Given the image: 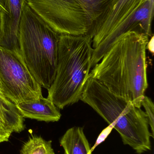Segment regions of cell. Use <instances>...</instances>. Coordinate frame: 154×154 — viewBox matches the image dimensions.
<instances>
[{
	"mask_svg": "<svg viewBox=\"0 0 154 154\" xmlns=\"http://www.w3.org/2000/svg\"><path fill=\"white\" fill-rule=\"evenodd\" d=\"M0 115L14 133H20L25 128L24 118L15 103L0 92Z\"/></svg>",
	"mask_w": 154,
	"mask_h": 154,
	"instance_id": "obj_13",
	"label": "cell"
},
{
	"mask_svg": "<svg viewBox=\"0 0 154 154\" xmlns=\"http://www.w3.org/2000/svg\"><path fill=\"white\" fill-rule=\"evenodd\" d=\"M146 49H148L151 53H154V36L153 35L149 40L146 46Z\"/></svg>",
	"mask_w": 154,
	"mask_h": 154,
	"instance_id": "obj_17",
	"label": "cell"
},
{
	"mask_svg": "<svg viewBox=\"0 0 154 154\" xmlns=\"http://www.w3.org/2000/svg\"><path fill=\"white\" fill-rule=\"evenodd\" d=\"M92 52L89 36L60 34L56 74L47 97L59 109L80 100L90 73Z\"/></svg>",
	"mask_w": 154,
	"mask_h": 154,
	"instance_id": "obj_3",
	"label": "cell"
},
{
	"mask_svg": "<svg viewBox=\"0 0 154 154\" xmlns=\"http://www.w3.org/2000/svg\"><path fill=\"white\" fill-rule=\"evenodd\" d=\"M30 8L59 34L87 35L90 24L75 0H25Z\"/></svg>",
	"mask_w": 154,
	"mask_h": 154,
	"instance_id": "obj_6",
	"label": "cell"
},
{
	"mask_svg": "<svg viewBox=\"0 0 154 154\" xmlns=\"http://www.w3.org/2000/svg\"><path fill=\"white\" fill-rule=\"evenodd\" d=\"M154 13V0H145L130 18L110 33L96 48L93 49L91 68L99 63L105 53L115 42L124 33L135 31L146 34L149 38L153 35L152 24Z\"/></svg>",
	"mask_w": 154,
	"mask_h": 154,
	"instance_id": "obj_7",
	"label": "cell"
},
{
	"mask_svg": "<svg viewBox=\"0 0 154 154\" xmlns=\"http://www.w3.org/2000/svg\"><path fill=\"white\" fill-rule=\"evenodd\" d=\"M65 154H92L83 128L73 127L68 129L60 140Z\"/></svg>",
	"mask_w": 154,
	"mask_h": 154,
	"instance_id": "obj_11",
	"label": "cell"
},
{
	"mask_svg": "<svg viewBox=\"0 0 154 154\" xmlns=\"http://www.w3.org/2000/svg\"><path fill=\"white\" fill-rule=\"evenodd\" d=\"M13 133L12 129L0 115V144L8 142L11 135Z\"/></svg>",
	"mask_w": 154,
	"mask_h": 154,
	"instance_id": "obj_16",
	"label": "cell"
},
{
	"mask_svg": "<svg viewBox=\"0 0 154 154\" xmlns=\"http://www.w3.org/2000/svg\"><path fill=\"white\" fill-rule=\"evenodd\" d=\"M2 93L15 104L42 97V87L25 64L20 51L0 46Z\"/></svg>",
	"mask_w": 154,
	"mask_h": 154,
	"instance_id": "obj_5",
	"label": "cell"
},
{
	"mask_svg": "<svg viewBox=\"0 0 154 154\" xmlns=\"http://www.w3.org/2000/svg\"><path fill=\"white\" fill-rule=\"evenodd\" d=\"M2 83L1 82V79H0V92L2 93Z\"/></svg>",
	"mask_w": 154,
	"mask_h": 154,
	"instance_id": "obj_19",
	"label": "cell"
},
{
	"mask_svg": "<svg viewBox=\"0 0 154 154\" xmlns=\"http://www.w3.org/2000/svg\"><path fill=\"white\" fill-rule=\"evenodd\" d=\"M145 0H113L105 17L93 33V49L134 14Z\"/></svg>",
	"mask_w": 154,
	"mask_h": 154,
	"instance_id": "obj_8",
	"label": "cell"
},
{
	"mask_svg": "<svg viewBox=\"0 0 154 154\" xmlns=\"http://www.w3.org/2000/svg\"><path fill=\"white\" fill-rule=\"evenodd\" d=\"M149 38L137 32L124 33L90 73L113 94L138 108L148 86L146 50Z\"/></svg>",
	"mask_w": 154,
	"mask_h": 154,
	"instance_id": "obj_1",
	"label": "cell"
},
{
	"mask_svg": "<svg viewBox=\"0 0 154 154\" xmlns=\"http://www.w3.org/2000/svg\"><path fill=\"white\" fill-rule=\"evenodd\" d=\"M6 0H0V13L5 12V6Z\"/></svg>",
	"mask_w": 154,
	"mask_h": 154,
	"instance_id": "obj_18",
	"label": "cell"
},
{
	"mask_svg": "<svg viewBox=\"0 0 154 154\" xmlns=\"http://www.w3.org/2000/svg\"><path fill=\"white\" fill-rule=\"evenodd\" d=\"M24 0H6L5 12L0 13V46L20 51L18 34Z\"/></svg>",
	"mask_w": 154,
	"mask_h": 154,
	"instance_id": "obj_9",
	"label": "cell"
},
{
	"mask_svg": "<svg viewBox=\"0 0 154 154\" xmlns=\"http://www.w3.org/2000/svg\"><path fill=\"white\" fill-rule=\"evenodd\" d=\"M86 14L90 24L87 36L91 38L101 23L113 0H75ZM92 39V38H91Z\"/></svg>",
	"mask_w": 154,
	"mask_h": 154,
	"instance_id": "obj_12",
	"label": "cell"
},
{
	"mask_svg": "<svg viewBox=\"0 0 154 154\" xmlns=\"http://www.w3.org/2000/svg\"><path fill=\"white\" fill-rule=\"evenodd\" d=\"M0 28H1V18H0Z\"/></svg>",
	"mask_w": 154,
	"mask_h": 154,
	"instance_id": "obj_20",
	"label": "cell"
},
{
	"mask_svg": "<svg viewBox=\"0 0 154 154\" xmlns=\"http://www.w3.org/2000/svg\"><path fill=\"white\" fill-rule=\"evenodd\" d=\"M80 100L88 104L120 134L124 144L138 154L151 150L147 116L131 101L118 97L90 74Z\"/></svg>",
	"mask_w": 154,
	"mask_h": 154,
	"instance_id": "obj_2",
	"label": "cell"
},
{
	"mask_svg": "<svg viewBox=\"0 0 154 154\" xmlns=\"http://www.w3.org/2000/svg\"><path fill=\"white\" fill-rule=\"evenodd\" d=\"M59 35L24 0L18 34L20 53L34 79L47 89L56 74Z\"/></svg>",
	"mask_w": 154,
	"mask_h": 154,
	"instance_id": "obj_4",
	"label": "cell"
},
{
	"mask_svg": "<svg viewBox=\"0 0 154 154\" xmlns=\"http://www.w3.org/2000/svg\"><path fill=\"white\" fill-rule=\"evenodd\" d=\"M145 110L146 114L147 116L148 124L151 127V133L152 137L154 136V106L153 102L150 98L147 96H144L142 102Z\"/></svg>",
	"mask_w": 154,
	"mask_h": 154,
	"instance_id": "obj_15",
	"label": "cell"
},
{
	"mask_svg": "<svg viewBox=\"0 0 154 154\" xmlns=\"http://www.w3.org/2000/svg\"><path fill=\"white\" fill-rule=\"evenodd\" d=\"M24 118L46 122L58 121L61 117L59 109L51 100L43 97L37 100L16 104Z\"/></svg>",
	"mask_w": 154,
	"mask_h": 154,
	"instance_id": "obj_10",
	"label": "cell"
},
{
	"mask_svg": "<svg viewBox=\"0 0 154 154\" xmlns=\"http://www.w3.org/2000/svg\"><path fill=\"white\" fill-rule=\"evenodd\" d=\"M20 154H55L52 141H46L42 137L33 135L24 143Z\"/></svg>",
	"mask_w": 154,
	"mask_h": 154,
	"instance_id": "obj_14",
	"label": "cell"
}]
</instances>
